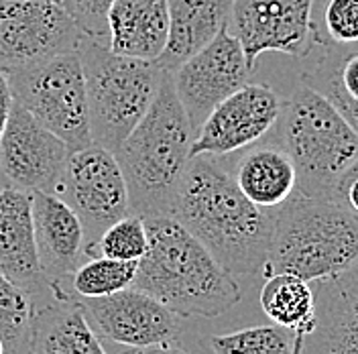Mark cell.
Masks as SVG:
<instances>
[{"label": "cell", "mask_w": 358, "mask_h": 354, "mask_svg": "<svg viewBox=\"0 0 358 354\" xmlns=\"http://www.w3.org/2000/svg\"><path fill=\"white\" fill-rule=\"evenodd\" d=\"M13 104H15V98H13V92H10V86H8V80L0 71V139H2V133L6 129Z\"/></svg>", "instance_id": "4dcf8cb0"}, {"label": "cell", "mask_w": 358, "mask_h": 354, "mask_svg": "<svg viewBox=\"0 0 358 354\" xmlns=\"http://www.w3.org/2000/svg\"><path fill=\"white\" fill-rule=\"evenodd\" d=\"M92 143L116 151L151 108L165 71L155 62L114 53L108 45L82 39Z\"/></svg>", "instance_id": "8992f818"}, {"label": "cell", "mask_w": 358, "mask_h": 354, "mask_svg": "<svg viewBox=\"0 0 358 354\" xmlns=\"http://www.w3.org/2000/svg\"><path fill=\"white\" fill-rule=\"evenodd\" d=\"M238 190L259 208L277 212L297 192V171L279 143H255L228 169Z\"/></svg>", "instance_id": "ffe728a7"}, {"label": "cell", "mask_w": 358, "mask_h": 354, "mask_svg": "<svg viewBox=\"0 0 358 354\" xmlns=\"http://www.w3.org/2000/svg\"><path fill=\"white\" fill-rule=\"evenodd\" d=\"M332 199L340 206H344L350 214H355L358 218V159L336 183Z\"/></svg>", "instance_id": "f546056e"}, {"label": "cell", "mask_w": 358, "mask_h": 354, "mask_svg": "<svg viewBox=\"0 0 358 354\" xmlns=\"http://www.w3.org/2000/svg\"><path fill=\"white\" fill-rule=\"evenodd\" d=\"M55 2H59V4H64V6H66V0H55Z\"/></svg>", "instance_id": "836d02e7"}, {"label": "cell", "mask_w": 358, "mask_h": 354, "mask_svg": "<svg viewBox=\"0 0 358 354\" xmlns=\"http://www.w3.org/2000/svg\"><path fill=\"white\" fill-rule=\"evenodd\" d=\"M138 261H118L110 257H94L78 267L69 279V288L80 297H106L133 288Z\"/></svg>", "instance_id": "484cf974"}, {"label": "cell", "mask_w": 358, "mask_h": 354, "mask_svg": "<svg viewBox=\"0 0 358 354\" xmlns=\"http://www.w3.org/2000/svg\"><path fill=\"white\" fill-rule=\"evenodd\" d=\"M114 0H66L67 13L76 21L82 35L96 41L108 45L110 41V10Z\"/></svg>", "instance_id": "f1b7e54d"}, {"label": "cell", "mask_w": 358, "mask_h": 354, "mask_svg": "<svg viewBox=\"0 0 358 354\" xmlns=\"http://www.w3.org/2000/svg\"><path fill=\"white\" fill-rule=\"evenodd\" d=\"M55 196L78 214L86 232V250L114 222L133 214L124 174L116 155L100 145L71 153Z\"/></svg>", "instance_id": "ba28073f"}, {"label": "cell", "mask_w": 358, "mask_h": 354, "mask_svg": "<svg viewBox=\"0 0 358 354\" xmlns=\"http://www.w3.org/2000/svg\"><path fill=\"white\" fill-rule=\"evenodd\" d=\"M315 328L301 354H358V263L313 281Z\"/></svg>", "instance_id": "e0dca14e"}, {"label": "cell", "mask_w": 358, "mask_h": 354, "mask_svg": "<svg viewBox=\"0 0 358 354\" xmlns=\"http://www.w3.org/2000/svg\"><path fill=\"white\" fill-rule=\"evenodd\" d=\"M252 69L248 66L241 41L228 31L203 47L173 71V86L187 118L198 133L201 122L230 94L248 84Z\"/></svg>", "instance_id": "4fadbf2b"}, {"label": "cell", "mask_w": 358, "mask_h": 354, "mask_svg": "<svg viewBox=\"0 0 358 354\" xmlns=\"http://www.w3.org/2000/svg\"><path fill=\"white\" fill-rule=\"evenodd\" d=\"M0 275L39 297L55 293L37 255L33 198L13 187H0Z\"/></svg>", "instance_id": "2e32d148"}, {"label": "cell", "mask_w": 358, "mask_h": 354, "mask_svg": "<svg viewBox=\"0 0 358 354\" xmlns=\"http://www.w3.org/2000/svg\"><path fill=\"white\" fill-rule=\"evenodd\" d=\"M0 354H6V351H4V342L0 340Z\"/></svg>", "instance_id": "d6a6232c"}, {"label": "cell", "mask_w": 358, "mask_h": 354, "mask_svg": "<svg viewBox=\"0 0 358 354\" xmlns=\"http://www.w3.org/2000/svg\"><path fill=\"white\" fill-rule=\"evenodd\" d=\"M228 31L241 41L252 71L268 51L308 59L315 47L313 0H234Z\"/></svg>", "instance_id": "30bf717a"}, {"label": "cell", "mask_w": 358, "mask_h": 354, "mask_svg": "<svg viewBox=\"0 0 358 354\" xmlns=\"http://www.w3.org/2000/svg\"><path fill=\"white\" fill-rule=\"evenodd\" d=\"M84 35L55 0H0V71L4 76L78 51Z\"/></svg>", "instance_id": "9c48e42d"}, {"label": "cell", "mask_w": 358, "mask_h": 354, "mask_svg": "<svg viewBox=\"0 0 358 354\" xmlns=\"http://www.w3.org/2000/svg\"><path fill=\"white\" fill-rule=\"evenodd\" d=\"M108 24L114 53L155 62L167 43L169 0H114Z\"/></svg>", "instance_id": "44dd1931"}, {"label": "cell", "mask_w": 358, "mask_h": 354, "mask_svg": "<svg viewBox=\"0 0 358 354\" xmlns=\"http://www.w3.org/2000/svg\"><path fill=\"white\" fill-rule=\"evenodd\" d=\"M13 98L71 153L92 145L86 78L78 51L62 53L6 76Z\"/></svg>", "instance_id": "52a82bcc"}, {"label": "cell", "mask_w": 358, "mask_h": 354, "mask_svg": "<svg viewBox=\"0 0 358 354\" xmlns=\"http://www.w3.org/2000/svg\"><path fill=\"white\" fill-rule=\"evenodd\" d=\"M149 248L133 288L159 299L179 318H218L241 302L230 271L173 216H147Z\"/></svg>", "instance_id": "7a4b0ae2"}, {"label": "cell", "mask_w": 358, "mask_h": 354, "mask_svg": "<svg viewBox=\"0 0 358 354\" xmlns=\"http://www.w3.org/2000/svg\"><path fill=\"white\" fill-rule=\"evenodd\" d=\"M196 131L179 102L173 73L165 71L155 100L114 151L124 174L134 214H169L179 181L192 159Z\"/></svg>", "instance_id": "3957f363"}, {"label": "cell", "mask_w": 358, "mask_h": 354, "mask_svg": "<svg viewBox=\"0 0 358 354\" xmlns=\"http://www.w3.org/2000/svg\"><path fill=\"white\" fill-rule=\"evenodd\" d=\"M78 302L94 332L127 348H147L176 342L179 316L153 295L127 288L106 297H80Z\"/></svg>", "instance_id": "5bb4252c"}, {"label": "cell", "mask_w": 358, "mask_h": 354, "mask_svg": "<svg viewBox=\"0 0 358 354\" xmlns=\"http://www.w3.org/2000/svg\"><path fill=\"white\" fill-rule=\"evenodd\" d=\"M71 151L21 104H13L0 139V187L55 194Z\"/></svg>", "instance_id": "8fae6325"}, {"label": "cell", "mask_w": 358, "mask_h": 354, "mask_svg": "<svg viewBox=\"0 0 358 354\" xmlns=\"http://www.w3.org/2000/svg\"><path fill=\"white\" fill-rule=\"evenodd\" d=\"M358 263V218L334 199L295 192L277 212L263 275L320 281Z\"/></svg>", "instance_id": "277c9868"}, {"label": "cell", "mask_w": 358, "mask_h": 354, "mask_svg": "<svg viewBox=\"0 0 358 354\" xmlns=\"http://www.w3.org/2000/svg\"><path fill=\"white\" fill-rule=\"evenodd\" d=\"M41 299L37 293L0 275V340L6 354L29 353L33 320Z\"/></svg>", "instance_id": "cb8c5ba5"}, {"label": "cell", "mask_w": 358, "mask_h": 354, "mask_svg": "<svg viewBox=\"0 0 358 354\" xmlns=\"http://www.w3.org/2000/svg\"><path fill=\"white\" fill-rule=\"evenodd\" d=\"M261 308L268 320L295 336H310L315 328V293L310 281L291 275H268L261 289Z\"/></svg>", "instance_id": "603a6c76"}, {"label": "cell", "mask_w": 358, "mask_h": 354, "mask_svg": "<svg viewBox=\"0 0 358 354\" xmlns=\"http://www.w3.org/2000/svg\"><path fill=\"white\" fill-rule=\"evenodd\" d=\"M301 84L324 94L358 133V45L330 47L301 69Z\"/></svg>", "instance_id": "7402d4cb"}, {"label": "cell", "mask_w": 358, "mask_h": 354, "mask_svg": "<svg viewBox=\"0 0 358 354\" xmlns=\"http://www.w3.org/2000/svg\"><path fill=\"white\" fill-rule=\"evenodd\" d=\"M27 354H108L94 332L78 295H49L37 306Z\"/></svg>", "instance_id": "ac0fdd59"}, {"label": "cell", "mask_w": 358, "mask_h": 354, "mask_svg": "<svg viewBox=\"0 0 358 354\" xmlns=\"http://www.w3.org/2000/svg\"><path fill=\"white\" fill-rule=\"evenodd\" d=\"M134 354H187L179 344L169 342V344H155V346H147V348H136Z\"/></svg>", "instance_id": "1f68e13d"}, {"label": "cell", "mask_w": 358, "mask_h": 354, "mask_svg": "<svg viewBox=\"0 0 358 354\" xmlns=\"http://www.w3.org/2000/svg\"><path fill=\"white\" fill-rule=\"evenodd\" d=\"M33 228L39 263L53 285H69L86 257V232L78 214L55 194L35 192Z\"/></svg>", "instance_id": "9a60e30c"}, {"label": "cell", "mask_w": 358, "mask_h": 354, "mask_svg": "<svg viewBox=\"0 0 358 354\" xmlns=\"http://www.w3.org/2000/svg\"><path fill=\"white\" fill-rule=\"evenodd\" d=\"M149 248L147 224L141 214H129L108 226L102 236L86 250V257H110L118 261H141Z\"/></svg>", "instance_id": "83f0119b"}, {"label": "cell", "mask_w": 358, "mask_h": 354, "mask_svg": "<svg viewBox=\"0 0 358 354\" xmlns=\"http://www.w3.org/2000/svg\"><path fill=\"white\" fill-rule=\"evenodd\" d=\"M234 0H169V33L155 64L173 73L228 27Z\"/></svg>", "instance_id": "d6986e66"}, {"label": "cell", "mask_w": 358, "mask_h": 354, "mask_svg": "<svg viewBox=\"0 0 358 354\" xmlns=\"http://www.w3.org/2000/svg\"><path fill=\"white\" fill-rule=\"evenodd\" d=\"M281 108L283 100L271 86L245 84L201 122L192 145V157L224 159L261 143L275 129Z\"/></svg>", "instance_id": "7c38bea8"}, {"label": "cell", "mask_w": 358, "mask_h": 354, "mask_svg": "<svg viewBox=\"0 0 358 354\" xmlns=\"http://www.w3.org/2000/svg\"><path fill=\"white\" fill-rule=\"evenodd\" d=\"M277 143L297 171V192L332 199L336 183L358 159L357 129L317 90L299 84L283 100Z\"/></svg>", "instance_id": "5b68a950"}, {"label": "cell", "mask_w": 358, "mask_h": 354, "mask_svg": "<svg viewBox=\"0 0 358 354\" xmlns=\"http://www.w3.org/2000/svg\"><path fill=\"white\" fill-rule=\"evenodd\" d=\"M313 31L322 49L358 45V0H313Z\"/></svg>", "instance_id": "4316f807"}, {"label": "cell", "mask_w": 358, "mask_h": 354, "mask_svg": "<svg viewBox=\"0 0 358 354\" xmlns=\"http://www.w3.org/2000/svg\"><path fill=\"white\" fill-rule=\"evenodd\" d=\"M169 216L181 222L232 275L263 273L275 212L246 198L218 159H189Z\"/></svg>", "instance_id": "6da1fadb"}, {"label": "cell", "mask_w": 358, "mask_h": 354, "mask_svg": "<svg viewBox=\"0 0 358 354\" xmlns=\"http://www.w3.org/2000/svg\"><path fill=\"white\" fill-rule=\"evenodd\" d=\"M303 340V336L268 324L212 336L210 348L214 354H301Z\"/></svg>", "instance_id": "d4e9b609"}]
</instances>
